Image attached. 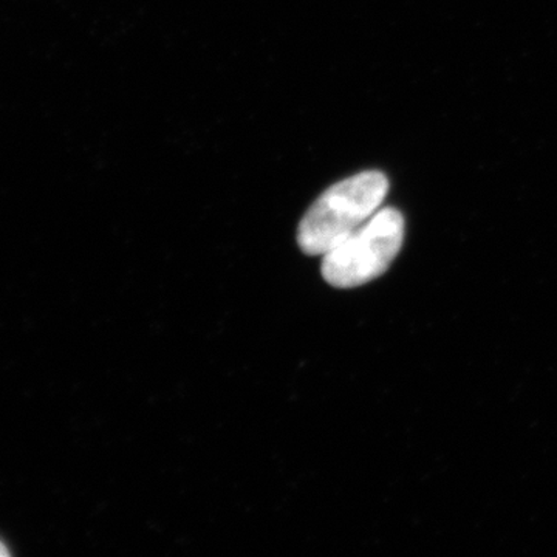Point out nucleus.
Wrapping results in <instances>:
<instances>
[{"instance_id": "nucleus-3", "label": "nucleus", "mask_w": 557, "mask_h": 557, "mask_svg": "<svg viewBox=\"0 0 557 557\" xmlns=\"http://www.w3.org/2000/svg\"><path fill=\"white\" fill-rule=\"evenodd\" d=\"M9 556V549H7L5 545H3V542L0 541V557Z\"/></svg>"}, {"instance_id": "nucleus-2", "label": "nucleus", "mask_w": 557, "mask_h": 557, "mask_svg": "<svg viewBox=\"0 0 557 557\" xmlns=\"http://www.w3.org/2000/svg\"><path fill=\"white\" fill-rule=\"evenodd\" d=\"M405 242V219L394 208L380 209L350 237L322 256V276L332 287L355 288L388 270Z\"/></svg>"}, {"instance_id": "nucleus-1", "label": "nucleus", "mask_w": 557, "mask_h": 557, "mask_svg": "<svg viewBox=\"0 0 557 557\" xmlns=\"http://www.w3.org/2000/svg\"><path fill=\"white\" fill-rule=\"evenodd\" d=\"M387 190L388 180L379 171L361 172L330 186L300 220V249L324 256L380 211Z\"/></svg>"}]
</instances>
